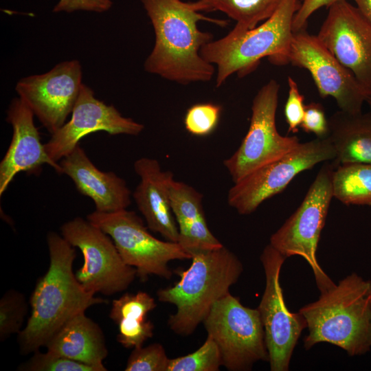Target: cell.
Listing matches in <instances>:
<instances>
[{"label":"cell","instance_id":"cell-4","mask_svg":"<svg viewBox=\"0 0 371 371\" xmlns=\"http://www.w3.org/2000/svg\"><path fill=\"white\" fill-rule=\"evenodd\" d=\"M191 256V265L186 270L176 271L179 280L157 291L159 302L176 306L168 325L175 334L183 337L194 332L214 303L229 292L243 271L240 259L223 245L194 251Z\"/></svg>","mask_w":371,"mask_h":371},{"label":"cell","instance_id":"cell-15","mask_svg":"<svg viewBox=\"0 0 371 371\" xmlns=\"http://www.w3.org/2000/svg\"><path fill=\"white\" fill-rule=\"evenodd\" d=\"M328 8L317 36L371 93V24L347 0Z\"/></svg>","mask_w":371,"mask_h":371},{"label":"cell","instance_id":"cell-31","mask_svg":"<svg viewBox=\"0 0 371 371\" xmlns=\"http://www.w3.org/2000/svg\"><path fill=\"white\" fill-rule=\"evenodd\" d=\"M117 324V341L126 348L141 347L145 341L153 336L154 324L147 319H124Z\"/></svg>","mask_w":371,"mask_h":371},{"label":"cell","instance_id":"cell-3","mask_svg":"<svg viewBox=\"0 0 371 371\" xmlns=\"http://www.w3.org/2000/svg\"><path fill=\"white\" fill-rule=\"evenodd\" d=\"M299 312L307 323L304 346L322 342L341 348L350 356L371 348V281L352 273Z\"/></svg>","mask_w":371,"mask_h":371},{"label":"cell","instance_id":"cell-28","mask_svg":"<svg viewBox=\"0 0 371 371\" xmlns=\"http://www.w3.org/2000/svg\"><path fill=\"white\" fill-rule=\"evenodd\" d=\"M221 107L214 103H198L191 106L184 117V126L191 135L204 137L217 127Z\"/></svg>","mask_w":371,"mask_h":371},{"label":"cell","instance_id":"cell-9","mask_svg":"<svg viewBox=\"0 0 371 371\" xmlns=\"http://www.w3.org/2000/svg\"><path fill=\"white\" fill-rule=\"evenodd\" d=\"M335 157L328 137L300 142L291 151L234 183L228 192V204L240 214H250L265 201L282 192L299 173Z\"/></svg>","mask_w":371,"mask_h":371},{"label":"cell","instance_id":"cell-19","mask_svg":"<svg viewBox=\"0 0 371 371\" xmlns=\"http://www.w3.org/2000/svg\"><path fill=\"white\" fill-rule=\"evenodd\" d=\"M59 164L62 174L71 178L78 192L92 199L96 211L113 212L131 205V193L126 181L113 172L99 170L80 144Z\"/></svg>","mask_w":371,"mask_h":371},{"label":"cell","instance_id":"cell-25","mask_svg":"<svg viewBox=\"0 0 371 371\" xmlns=\"http://www.w3.org/2000/svg\"><path fill=\"white\" fill-rule=\"evenodd\" d=\"M222 366L220 350L209 336L194 352L170 359L168 371H218Z\"/></svg>","mask_w":371,"mask_h":371},{"label":"cell","instance_id":"cell-10","mask_svg":"<svg viewBox=\"0 0 371 371\" xmlns=\"http://www.w3.org/2000/svg\"><path fill=\"white\" fill-rule=\"evenodd\" d=\"M63 237L83 256L76 277L89 292L111 295L126 290L136 269L122 258L112 238L89 221L76 217L61 226Z\"/></svg>","mask_w":371,"mask_h":371},{"label":"cell","instance_id":"cell-30","mask_svg":"<svg viewBox=\"0 0 371 371\" xmlns=\"http://www.w3.org/2000/svg\"><path fill=\"white\" fill-rule=\"evenodd\" d=\"M21 366L20 370L28 371H95L86 364L47 351L37 350Z\"/></svg>","mask_w":371,"mask_h":371},{"label":"cell","instance_id":"cell-34","mask_svg":"<svg viewBox=\"0 0 371 371\" xmlns=\"http://www.w3.org/2000/svg\"><path fill=\"white\" fill-rule=\"evenodd\" d=\"M113 5L111 0H59L53 8L54 12L88 11L102 13Z\"/></svg>","mask_w":371,"mask_h":371},{"label":"cell","instance_id":"cell-32","mask_svg":"<svg viewBox=\"0 0 371 371\" xmlns=\"http://www.w3.org/2000/svg\"><path fill=\"white\" fill-rule=\"evenodd\" d=\"M287 81L289 92L284 106V116L288 124V131L296 133L304 115V97L300 92L297 82L291 76H288Z\"/></svg>","mask_w":371,"mask_h":371},{"label":"cell","instance_id":"cell-37","mask_svg":"<svg viewBox=\"0 0 371 371\" xmlns=\"http://www.w3.org/2000/svg\"><path fill=\"white\" fill-rule=\"evenodd\" d=\"M366 103L368 104L369 106V108H370V111H369V113L371 115V96H370L368 99H367V101H366Z\"/></svg>","mask_w":371,"mask_h":371},{"label":"cell","instance_id":"cell-29","mask_svg":"<svg viewBox=\"0 0 371 371\" xmlns=\"http://www.w3.org/2000/svg\"><path fill=\"white\" fill-rule=\"evenodd\" d=\"M170 359L164 346L154 343L133 348L125 371H168Z\"/></svg>","mask_w":371,"mask_h":371},{"label":"cell","instance_id":"cell-18","mask_svg":"<svg viewBox=\"0 0 371 371\" xmlns=\"http://www.w3.org/2000/svg\"><path fill=\"white\" fill-rule=\"evenodd\" d=\"M134 170L140 181L133 197L148 228L166 240L177 243L179 229L170 199L173 174L162 170L157 160L148 157L137 159Z\"/></svg>","mask_w":371,"mask_h":371},{"label":"cell","instance_id":"cell-11","mask_svg":"<svg viewBox=\"0 0 371 371\" xmlns=\"http://www.w3.org/2000/svg\"><path fill=\"white\" fill-rule=\"evenodd\" d=\"M280 85L271 79L253 99L249 127L238 148L223 161L234 183L295 148L296 136H283L276 128Z\"/></svg>","mask_w":371,"mask_h":371},{"label":"cell","instance_id":"cell-22","mask_svg":"<svg viewBox=\"0 0 371 371\" xmlns=\"http://www.w3.org/2000/svg\"><path fill=\"white\" fill-rule=\"evenodd\" d=\"M330 139L335 164H371V115L339 111L328 119Z\"/></svg>","mask_w":371,"mask_h":371},{"label":"cell","instance_id":"cell-7","mask_svg":"<svg viewBox=\"0 0 371 371\" xmlns=\"http://www.w3.org/2000/svg\"><path fill=\"white\" fill-rule=\"evenodd\" d=\"M203 323L207 335L218 346L222 366L227 370L247 371L259 361H269L257 308L245 306L229 292L214 303Z\"/></svg>","mask_w":371,"mask_h":371},{"label":"cell","instance_id":"cell-12","mask_svg":"<svg viewBox=\"0 0 371 371\" xmlns=\"http://www.w3.org/2000/svg\"><path fill=\"white\" fill-rule=\"evenodd\" d=\"M260 259L265 275V288L257 308L265 330L268 362L271 371H287L307 323L300 312H291L284 301L280 276L286 258L269 244Z\"/></svg>","mask_w":371,"mask_h":371},{"label":"cell","instance_id":"cell-27","mask_svg":"<svg viewBox=\"0 0 371 371\" xmlns=\"http://www.w3.org/2000/svg\"><path fill=\"white\" fill-rule=\"evenodd\" d=\"M156 306L155 299L146 292L127 293L113 300L109 317L116 324L124 319H146Z\"/></svg>","mask_w":371,"mask_h":371},{"label":"cell","instance_id":"cell-17","mask_svg":"<svg viewBox=\"0 0 371 371\" xmlns=\"http://www.w3.org/2000/svg\"><path fill=\"white\" fill-rule=\"evenodd\" d=\"M34 116L32 111L19 97L11 101L6 120L12 127V137L0 162V196L19 172L36 173L43 165L47 164L62 174L59 163L49 157L45 144L41 143Z\"/></svg>","mask_w":371,"mask_h":371},{"label":"cell","instance_id":"cell-35","mask_svg":"<svg viewBox=\"0 0 371 371\" xmlns=\"http://www.w3.org/2000/svg\"><path fill=\"white\" fill-rule=\"evenodd\" d=\"M340 0H301L292 24L293 32L304 30L310 16L322 7H330Z\"/></svg>","mask_w":371,"mask_h":371},{"label":"cell","instance_id":"cell-2","mask_svg":"<svg viewBox=\"0 0 371 371\" xmlns=\"http://www.w3.org/2000/svg\"><path fill=\"white\" fill-rule=\"evenodd\" d=\"M47 243L49 254L47 271L36 282L30 298L31 314L18 334L23 354L39 350L73 317L91 306L106 301L86 291L73 271L74 247L63 236L51 232Z\"/></svg>","mask_w":371,"mask_h":371},{"label":"cell","instance_id":"cell-5","mask_svg":"<svg viewBox=\"0 0 371 371\" xmlns=\"http://www.w3.org/2000/svg\"><path fill=\"white\" fill-rule=\"evenodd\" d=\"M300 3L299 0H282L262 24L248 30L234 27L226 36L204 45L200 53L216 67V87H221L234 73L238 77L247 75L265 57L275 65L287 64L293 20Z\"/></svg>","mask_w":371,"mask_h":371},{"label":"cell","instance_id":"cell-36","mask_svg":"<svg viewBox=\"0 0 371 371\" xmlns=\"http://www.w3.org/2000/svg\"><path fill=\"white\" fill-rule=\"evenodd\" d=\"M363 17L371 24V0H353Z\"/></svg>","mask_w":371,"mask_h":371},{"label":"cell","instance_id":"cell-1","mask_svg":"<svg viewBox=\"0 0 371 371\" xmlns=\"http://www.w3.org/2000/svg\"><path fill=\"white\" fill-rule=\"evenodd\" d=\"M155 32L154 47L146 58V71L183 85L211 80L214 65L201 55V48L213 40V35L201 31L199 21L225 27V20L201 14L198 0H140Z\"/></svg>","mask_w":371,"mask_h":371},{"label":"cell","instance_id":"cell-23","mask_svg":"<svg viewBox=\"0 0 371 371\" xmlns=\"http://www.w3.org/2000/svg\"><path fill=\"white\" fill-rule=\"evenodd\" d=\"M333 195L345 205H371V164L337 166L333 175Z\"/></svg>","mask_w":371,"mask_h":371},{"label":"cell","instance_id":"cell-20","mask_svg":"<svg viewBox=\"0 0 371 371\" xmlns=\"http://www.w3.org/2000/svg\"><path fill=\"white\" fill-rule=\"evenodd\" d=\"M47 351L106 371L103 361L108 355L100 327L85 312L69 319L47 343Z\"/></svg>","mask_w":371,"mask_h":371},{"label":"cell","instance_id":"cell-33","mask_svg":"<svg viewBox=\"0 0 371 371\" xmlns=\"http://www.w3.org/2000/svg\"><path fill=\"white\" fill-rule=\"evenodd\" d=\"M300 128L306 133L315 134L318 138L328 137V120L320 103L312 102L305 105L304 115Z\"/></svg>","mask_w":371,"mask_h":371},{"label":"cell","instance_id":"cell-13","mask_svg":"<svg viewBox=\"0 0 371 371\" xmlns=\"http://www.w3.org/2000/svg\"><path fill=\"white\" fill-rule=\"evenodd\" d=\"M287 63L306 69L322 98H333L341 111L355 113L371 96L317 36L306 29L293 32L286 57Z\"/></svg>","mask_w":371,"mask_h":371},{"label":"cell","instance_id":"cell-8","mask_svg":"<svg viewBox=\"0 0 371 371\" xmlns=\"http://www.w3.org/2000/svg\"><path fill=\"white\" fill-rule=\"evenodd\" d=\"M87 219L112 238L123 260L136 269L141 281H146L150 275L170 279L172 276L170 261L192 258L178 243L161 240L151 235L135 212L95 210Z\"/></svg>","mask_w":371,"mask_h":371},{"label":"cell","instance_id":"cell-26","mask_svg":"<svg viewBox=\"0 0 371 371\" xmlns=\"http://www.w3.org/2000/svg\"><path fill=\"white\" fill-rule=\"evenodd\" d=\"M27 312V303L23 293L7 291L0 300V341L19 334Z\"/></svg>","mask_w":371,"mask_h":371},{"label":"cell","instance_id":"cell-6","mask_svg":"<svg viewBox=\"0 0 371 371\" xmlns=\"http://www.w3.org/2000/svg\"><path fill=\"white\" fill-rule=\"evenodd\" d=\"M337 165L326 164L319 170L294 213L270 237L269 244L286 258L298 256L313 270L320 293L336 284L320 267L317 249L333 195V175Z\"/></svg>","mask_w":371,"mask_h":371},{"label":"cell","instance_id":"cell-24","mask_svg":"<svg viewBox=\"0 0 371 371\" xmlns=\"http://www.w3.org/2000/svg\"><path fill=\"white\" fill-rule=\"evenodd\" d=\"M203 12L220 11L236 21L234 27L248 30L269 18L282 0H198Z\"/></svg>","mask_w":371,"mask_h":371},{"label":"cell","instance_id":"cell-16","mask_svg":"<svg viewBox=\"0 0 371 371\" xmlns=\"http://www.w3.org/2000/svg\"><path fill=\"white\" fill-rule=\"evenodd\" d=\"M70 120L51 134L45 144L49 157L58 163L79 145L86 135L98 131L110 135H138L144 126L126 117L113 105H108L96 98L93 91L85 84L73 108Z\"/></svg>","mask_w":371,"mask_h":371},{"label":"cell","instance_id":"cell-14","mask_svg":"<svg viewBox=\"0 0 371 371\" xmlns=\"http://www.w3.org/2000/svg\"><path fill=\"white\" fill-rule=\"evenodd\" d=\"M82 78L80 62L66 60L45 74L20 79L15 90L43 126L52 134L65 124L71 113L83 84Z\"/></svg>","mask_w":371,"mask_h":371},{"label":"cell","instance_id":"cell-21","mask_svg":"<svg viewBox=\"0 0 371 371\" xmlns=\"http://www.w3.org/2000/svg\"><path fill=\"white\" fill-rule=\"evenodd\" d=\"M170 199L179 229L177 243L186 251L191 255L194 251L223 246L207 226L201 193L174 179L170 187Z\"/></svg>","mask_w":371,"mask_h":371}]
</instances>
